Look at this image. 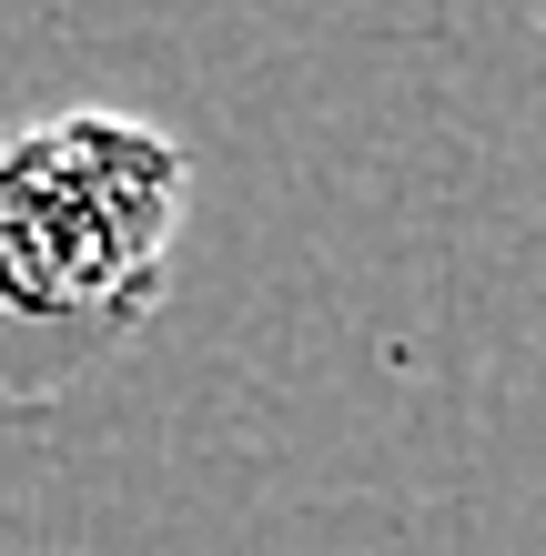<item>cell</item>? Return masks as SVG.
Segmentation results:
<instances>
[{
	"label": "cell",
	"instance_id": "obj_1",
	"mask_svg": "<svg viewBox=\"0 0 546 556\" xmlns=\"http://www.w3.org/2000/svg\"><path fill=\"white\" fill-rule=\"evenodd\" d=\"M192 162L142 112H51L0 132V334L61 384L91 354H122L163 314L182 264Z\"/></svg>",
	"mask_w": 546,
	"mask_h": 556
}]
</instances>
